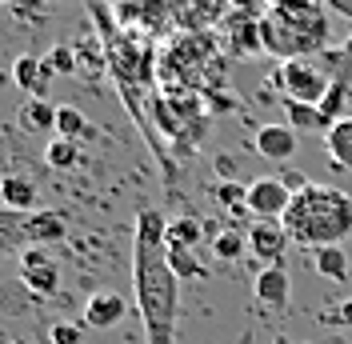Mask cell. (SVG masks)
<instances>
[{
    "instance_id": "obj_1",
    "label": "cell",
    "mask_w": 352,
    "mask_h": 344,
    "mask_svg": "<svg viewBox=\"0 0 352 344\" xmlns=\"http://www.w3.org/2000/svg\"><path fill=\"white\" fill-rule=\"evenodd\" d=\"M168 220L144 208L132 233V284L148 344H176V308H180V280L168 268Z\"/></svg>"
},
{
    "instance_id": "obj_2",
    "label": "cell",
    "mask_w": 352,
    "mask_h": 344,
    "mask_svg": "<svg viewBox=\"0 0 352 344\" xmlns=\"http://www.w3.org/2000/svg\"><path fill=\"white\" fill-rule=\"evenodd\" d=\"M156 85L164 92L212 96L224 85V52L208 32H176L156 56Z\"/></svg>"
},
{
    "instance_id": "obj_3",
    "label": "cell",
    "mask_w": 352,
    "mask_h": 344,
    "mask_svg": "<svg viewBox=\"0 0 352 344\" xmlns=\"http://www.w3.org/2000/svg\"><path fill=\"white\" fill-rule=\"evenodd\" d=\"M288 240L305 244V248H329L352 237V196L332 184H308L300 193H292L288 213L280 216Z\"/></svg>"
},
{
    "instance_id": "obj_4",
    "label": "cell",
    "mask_w": 352,
    "mask_h": 344,
    "mask_svg": "<svg viewBox=\"0 0 352 344\" xmlns=\"http://www.w3.org/2000/svg\"><path fill=\"white\" fill-rule=\"evenodd\" d=\"M329 44V12L320 0H292L264 8L261 17V48L268 56L285 61H308Z\"/></svg>"
},
{
    "instance_id": "obj_5",
    "label": "cell",
    "mask_w": 352,
    "mask_h": 344,
    "mask_svg": "<svg viewBox=\"0 0 352 344\" xmlns=\"http://www.w3.org/2000/svg\"><path fill=\"white\" fill-rule=\"evenodd\" d=\"M272 85H280L285 100H300V105H316L320 108L324 105V96H329L332 80L312 65V61H285V65L276 68Z\"/></svg>"
},
{
    "instance_id": "obj_6",
    "label": "cell",
    "mask_w": 352,
    "mask_h": 344,
    "mask_svg": "<svg viewBox=\"0 0 352 344\" xmlns=\"http://www.w3.org/2000/svg\"><path fill=\"white\" fill-rule=\"evenodd\" d=\"M261 17H264V8L256 12V0H236V8H228V17H224V44L236 56L264 52L261 48Z\"/></svg>"
},
{
    "instance_id": "obj_7",
    "label": "cell",
    "mask_w": 352,
    "mask_h": 344,
    "mask_svg": "<svg viewBox=\"0 0 352 344\" xmlns=\"http://www.w3.org/2000/svg\"><path fill=\"white\" fill-rule=\"evenodd\" d=\"M116 21L124 24V28H132V32H140V36H160V28L168 21H176L173 17V0H116Z\"/></svg>"
},
{
    "instance_id": "obj_8",
    "label": "cell",
    "mask_w": 352,
    "mask_h": 344,
    "mask_svg": "<svg viewBox=\"0 0 352 344\" xmlns=\"http://www.w3.org/2000/svg\"><path fill=\"white\" fill-rule=\"evenodd\" d=\"M244 204H248V213L256 220H280L288 213V204H292V189L285 180H276V176H261V180L248 184V200Z\"/></svg>"
},
{
    "instance_id": "obj_9",
    "label": "cell",
    "mask_w": 352,
    "mask_h": 344,
    "mask_svg": "<svg viewBox=\"0 0 352 344\" xmlns=\"http://www.w3.org/2000/svg\"><path fill=\"white\" fill-rule=\"evenodd\" d=\"M285 248H288V233L280 220H256L248 228V252H252V260H261V268L280 264Z\"/></svg>"
},
{
    "instance_id": "obj_10",
    "label": "cell",
    "mask_w": 352,
    "mask_h": 344,
    "mask_svg": "<svg viewBox=\"0 0 352 344\" xmlns=\"http://www.w3.org/2000/svg\"><path fill=\"white\" fill-rule=\"evenodd\" d=\"M173 17L184 32H208V24L228 17V0H173Z\"/></svg>"
},
{
    "instance_id": "obj_11",
    "label": "cell",
    "mask_w": 352,
    "mask_h": 344,
    "mask_svg": "<svg viewBox=\"0 0 352 344\" xmlns=\"http://www.w3.org/2000/svg\"><path fill=\"white\" fill-rule=\"evenodd\" d=\"M21 280L36 292V297H52L56 284H60V272H56V260L41 252V248H28L21 257Z\"/></svg>"
},
{
    "instance_id": "obj_12",
    "label": "cell",
    "mask_w": 352,
    "mask_h": 344,
    "mask_svg": "<svg viewBox=\"0 0 352 344\" xmlns=\"http://www.w3.org/2000/svg\"><path fill=\"white\" fill-rule=\"evenodd\" d=\"M252 292H256V301L268 304V308H285L292 301V277H288L285 264H268L256 272L252 280Z\"/></svg>"
},
{
    "instance_id": "obj_13",
    "label": "cell",
    "mask_w": 352,
    "mask_h": 344,
    "mask_svg": "<svg viewBox=\"0 0 352 344\" xmlns=\"http://www.w3.org/2000/svg\"><path fill=\"white\" fill-rule=\"evenodd\" d=\"M36 204H41V196H36V184L28 176H16V172L0 176V208L4 213L28 216V213H36Z\"/></svg>"
},
{
    "instance_id": "obj_14",
    "label": "cell",
    "mask_w": 352,
    "mask_h": 344,
    "mask_svg": "<svg viewBox=\"0 0 352 344\" xmlns=\"http://www.w3.org/2000/svg\"><path fill=\"white\" fill-rule=\"evenodd\" d=\"M120 316H124V297L120 292H92L85 304V328H112V324H120Z\"/></svg>"
},
{
    "instance_id": "obj_15",
    "label": "cell",
    "mask_w": 352,
    "mask_h": 344,
    "mask_svg": "<svg viewBox=\"0 0 352 344\" xmlns=\"http://www.w3.org/2000/svg\"><path fill=\"white\" fill-rule=\"evenodd\" d=\"M256 152L264 160H288L296 152V132L288 125H261L256 129Z\"/></svg>"
},
{
    "instance_id": "obj_16",
    "label": "cell",
    "mask_w": 352,
    "mask_h": 344,
    "mask_svg": "<svg viewBox=\"0 0 352 344\" xmlns=\"http://www.w3.org/2000/svg\"><path fill=\"white\" fill-rule=\"evenodd\" d=\"M12 80H16L28 96H44V88L52 80V68H48V61L24 52V56H16V65H12Z\"/></svg>"
},
{
    "instance_id": "obj_17",
    "label": "cell",
    "mask_w": 352,
    "mask_h": 344,
    "mask_svg": "<svg viewBox=\"0 0 352 344\" xmlns=\"http://www.w3.org/2000/svg\"><path fill=\"white\" fill-rule=\"evenodd\" d=\"M21 129L24 132H56V108L48 105L44 96H28L21 105Z\"/></svg>"
},
{
    "instance_id": "obj_18",
    "label": "cell",
    "mask_w": 352,
    "mask_h": 344,
    "mask_svg": "<svg viewBox=\"0 0 352 344\" xmlns=\"http://www.w3.org/2000/svg\"><path fill=\"white\" fill-rule=\"evenodd\" d=\"M324 149L336 160V169H352V116H340L329 132H324Z\"/></svg>"
},
{
    "instance_id": "obj_19",
    "label": "cell",
    "mask_w": 352,
    "mask_h": 344,
    "mask_svg": "<svg viewBox=\"0 0 352 344\" xmlns=\"http://www.w3.org/2000/svg\"><path fill=\"white\" fill-rule=\"evenodd\" d=\"M280 105H285V125L292 132H320V129L329 132L316 105H300V100H280Z\"/></svg>"
},
{
    "instance_id": "obj_20",
    "label": "cell",
    "mask_w": 352,
    "mask_h": 344,
    "mask_svg": "<svg viewBox=\"0 0 352 344\" xmlns=\"http://www.w3.org/2000/svg\"><path fill=\"white\" fill-rule=\"evenodd\" d=\"M312 264H316V272L324 280H349V252L340 248V244H329V248H316L312 252Z\"/></svg>"
},
{
    "instance_id": "obj_21",
    "label": "cell",
    "mask_w": 352,
    "mask_h": 344,
    "mask_svg": "<svg viewBox=\"0 0 352 344\" xmlns=\"http://www.w3.org/2000/svg\"><path fill=\"white\" fill-rule=\"evenodd\" d=\"M28 237H32V248L44 244V240H60L65 237V216L60 213H32V228H28Z\"/></svg>"
},
{
    "instance_id": "obj_22",
    "label": "cell",
    "mask_w": 352,
    "mask_h": 344,
    "mask_svg": "<svg viewBox=\"0 0 352 344\" xmlns=\"http://www.w3.org/2000/svg\"><path fill=\"white\" fill-rule=\"evenodd\" d=\"M168 268L176 272V280H200L204 277V264L197 260L192 248H168Z\"/></svg>"
},
{
    "instance_id": "obj_23",
    "label": "cell",
    "mask_w": 352,
    "mask_h": 344,
    "mask_svg": "<svg viewBox=\"0 0 352 344\" xmlns=\"http://www.w3.org/2000/svg\"><path fill=\"white\" fill-rule=\"evenodd\" d=\"M168 248H197L200 240V224L192 216H180V220H168Z\"/></svg>"
},
{
    "instance_id": "obj_24",
    "label": "cell",
    "mask_w": 352,
    "mask_h": 344,
    "mask_svg": "<svg viewBox=\"0 0 352 344\" xmlns=\"http://www.w3.org/2000/svg\"><path fill=\"white\" fill-rule=\"evenodd\" d=\"M44 160L52 164V169H76L80 164V149H76V140H65V136H56L48 152H44Z\"/></svg>"
},
{
    "instance_id": "obj_25",
    "label": "cell",
    "mask_w": 352,
    "mask_h": 344,
    "mask_svg": "<svg viewBox=\"0 0 352 344\" xmlns=\"http://www.w3.org/2000/svg\"><path fill=\"white\" fill-rule=\"evenodd\" d=\"M88 132V120H85V112L80 108H56V136H65V140H76V136H85Z\"/></svg>"
},
{
    "instance_id": "obj_26",
    "label": "cell",
    "mask_w": 352,
    "mask_h": 344,
    "mask_svg": "<svg viewBox=\"0 0 352 344\" xmlns=\"http://www.w3.org/2000/svg\"><path fill=\"white\" fill-rule=\"evenodd\" d=\"M244 244H248V240H244L241 233H236V228H224V233H220V237L212 240V252H217L220 260H241Z\"/></svg>"
},
{
    "instance_id": "obj_27",
    "label": "cell",
    "mask_w": 352,
    "mask_h": 344,
    "mask_svg": "<svg viewBox=\"0 0 352 344\" xmlns=\"http://www.w3.org/2000/svg\"><path fill=\"white\" fill-rule=\"evenodd\" d=\"M340 108H344V80H332L329 96H324V105H320V116H324V125H329V129L340 120V116H344Z\"/></svg>"
},
{
    "instance_id": "obj_28",
    "label": "cell",
    "mask_w": 352,
    "mask_h": 344,
    "mask_svg": "<svg viewBox=\"0 0 352 344\" xmlns=\"http://www.w3.org/2000/svg\"><path fill=\"white\" fill-rule=\"evenodd\" d=\"M217 200L220 204H228V208H248L244 200H248V184H232V180H224L217 184Z\"/></svg>"
},
{
    "instance_id": "obj_29",
    "label": "cell",
    "mask_w": 352,
    "mask_h": 344,
    "mask_svg": "<svg viewBox=\"0 0 352 344\" xmlns=\"http://www.w3.org/2000/svg\"><path fill=\"white\" fill-rule=\"evenodd\" d=\"M80 332H85V324H52L48 341L52 344H80Z\"/></svg>"
},
{
    "instance_id": "obj_30",
    "label": "cell",
    "mask_w": 352,
    "mask_h": 344,
    "mask_svg": "<svg viewBox=\"0 0 352 344\" xmlns=\"http://www.w3.org/2000/svg\"><path fill=\"white\" fill-rule=\"evenodd\" d=\"M44 61H48V68H52V76H56V72H76V56H72L68 48H52Z\"/></svg>"
},
{
    "instance_id": "obj_31",
    "label": "cell",
    "mask_w": 352,
    "mask_h": 344,
    "mask_svg": "<svg viewBox=\"0 0 352 344\" xmlns=\"http://www.w3.org/2000/svg\"><path fill=\"white\" fill-rule=\"evenodd\" d=\"M8 8H12L16 21H32V17H41V0H8Z\"/></svg>"
},
{
    "instance_id": "obj_32",
    "label": "cell",
    "mask_w": 352,
    "mask_h": 344,
    "mask_svg": "<svg viewBox=\"0 0 352 344\" xmlns=\"http://www.w3.org/2000/svg\"><path fill=\"white\" fill-rule=\"evenodd\" d=\"M336 321H340V324H352V301H344V304H340V312H336Z\"/></svg>"
},
{
    "instance_id": "obj_33",
    "label": "cell",
    "mask_w": 352,
    "mask_h": 344,
    "mask_svg": "<svg viewBox=\"0 0 352 344\" xmlns=\"http://www.w3.org/2000/svg\"><path fill=\"white\" fill-rule=\"evenodd\" d=\"M264 8H276V4H292V0H261Z\"/></svg>"
},
{
    "instance_id": "obj_34",
    "label": "cell",
    "mask_w": 352,
    "mask_h": 344,
    "mask_svg": "<svg viewBox=\"0 0 352 344\" xmlns=\"http://www.w3.org/2000/svg\"><path fill=\"white\" fill-rule=\"evenodd\" d=\"M276 344H288V336H276Z\"/></svg>"
},
{
    "instance_id": "obj_35",
    "label": "cell",
    "mask_w": 352,
    "mask_h": 344,
    "mask_svg": "<svg viewBox=\"0 0 352 344\" xmlns=\"http://www.w3.org/2000/svg\"><path fill=\"white\" fill-rule=\"evenodd\" d=\"M349 61H352V41H349Z\"/></svg>"
},
{
    "instance_id": "obj_36",
    "label": "cell",
    "mask_w": 352,
    "mask_h": 344,
    "mask_svg": "<svg viewBox=\"0 0 352 344\" xmlns=\"http://www.w3.org/2000/svg\"><path fill=\"white\" fill-rule=\"evenodd\" d=\"M0 4H8V0H0Z\"/></svg>"
}]
</instances>
